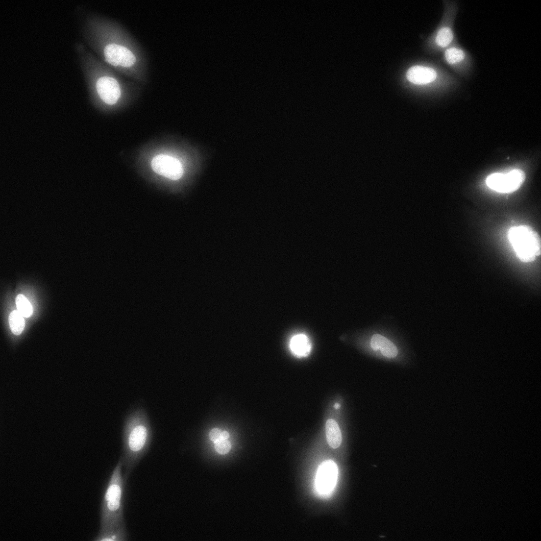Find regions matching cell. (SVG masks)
<instances>
[{"instance_id": "16", "label": "cell", "mask_w": 541, "mask_h": 541, "mask_svg": "<svg viewBox=\"0 0 541 541\" xmlns=\"http://www.w3.org/2000/svg\"><path fill=\"white\" fill-rule=\"evenodd\" d=\"M444 57L448 64L454 65L463 60L465 57V53L460 49L451 47L445 50Z\"/></svg>"}, {"instance_id": "4", "label": "cell", "mask_w": 541, "mask_h": 541, "mask_svg": "<svg viewBox=\"0 0 541 541\" xmlns=\"http://www.w3.org/2000/svg\"><path fill=\"white\" fill-rule=\"evenodd\" d=\"M151 166L156 173L173 180L179 179L183 173L181 163L175 158L166 154L155 156Z\"/></svg>"}, {"instance_id": "10", "label": "cell", "mask_w": 541, "mask_h": 541, "mask_svg": "<svg viewBox=\"0 0 541 541\" xmlns=\"http://www.w3.org/2000/svg\"><path fill=\"white\" fill-rule=\"evenodd\" d=\"M370 345L374 350H379L382 354L386 357L394 358L397 354V349L395 345L381 335H373L371 338Z\"/></svg>"}, {"instance_id": "7", "label": "cell", "mask_w": 541, "mask_h": 541, "mask_svg": "<svg viewBox=\"0 0 541 541\" xmlns=\"http://www.w3.org/2000/svg\"><path fill=\"white\" fill-rule=\"evenodd\" d=\"M96 88L100 98L109 105L116 103L121 96L119 84L111 77H100L97 82Z\"/></svg>"}, {"instance_id": "14", "label": "cell", "mask_w": 541, "mask_h": 541, "mask_svg": "<svg viewBox=\"0 0 541 541\" xmlns=\"http://www.w3.org/2000/svg\"><path fill=\"white\" fill-rule=\"evenodd\" d=\"M9 323L12 332L16 335L21 334L25 326L24 317L18 310H14L10 314Z\"/></svg>"}, {"instance_id": "18", "label": "cell", "mask_w": 541, "mask_h": 541, "mask_svg": "<svg viewBox=\"0 0 541 541\" xmlns=\"http://www.w3.org/2000/svg\"><path fill=\"white\" fill-rule=\"evenodd\" d=\"M222 431L219 428H214L209 432V438L214 443L221 440Z\"/></svg>"}, {"instance_id": "17", "label": "cell", "mask_w": 541, "mask_h": 541, "mask_svg": "<svg viewBox=\"0 0 541 541\" xmlns=\"http://www.w3.org/2000/svg\"><path fill=\"white\" fill-rule=\"evenodd\" d=\"M214 443L215 449L220 454H225L231 449L230 443L227 440L221 439Z\"/></svg>"}, {"instance_id": "8", "label": "cell", "mask_w": 541, "mask_h": 541, "mask_svg": "<svg viewBox=\"0 0 541 541\" xmlns=\"http://www.w3.org/2000/svg\"><path fill=\"white\" fill-rule=\"evenodd\" d=\"M406 76L407 79L413 84L424 85L433 81L436 77L437 74L432 68L415 65L409 68Z\"/></svg>"}, {"instance_id": "3", "label": "cell", "mask_w": 541, "mask_h": 541, "mask_svg": "<svg viewBox=\"0 0 541 541\" xmlns=\"http://www.w3.org/2000/svg\"><path fill=\"white\" fill-rule=\"evenodd\" d=\"M524 172L515 169L507 173L496 172L489 175L486 184L491 189L501 193H510L518 189L525 180Z\"/></svg>"}, {"instance_id": "6", "label": "cell", "mask_w": 541, "mask_h": 541, "mask_svg": "<svg viewBox=\"0 0 541 541\" xmlns=\"http://www.w3.org/2000/svg\"><path fill=\"white\" fill-rule=\"evenodd\" d=\"M338 474L337 467L331 460L323 462L318 468L317 475L318 488L322 492L330 491L335 485Z\"/></svg>"}, {"instance_id": "5", "label": "cell", "mask_w": 541, "mask_h": 541, "mask_svg": "<svg viewBox=\"0 0 541 541\" xmlns=\"http://www.w3.org/2000/svg\"><path fill=\"white\" fill-rule=\"evenodd\" d=\"M106 61L114 66L120 65L129 67L135 62L136 58L133 53L126 48L120 45L110 44L104 49Z\"/></svg>"}, {"instance_id": "2", "label": "cell", "mask_w": 541, "mask_h": 541, "mask_svg": "<svg viewBox=\"0 0 541 541\" xmlns=\"http://www.w3.org/2000/svg\"><path fill=\"white\" fill-rule=\"evenodd\" d=\"M508 237L517 257L523 262L534 261L541 254V239L538 233L528 225L511 227Z\"/></svg>"}, {"instance_id": "1", "label": "cell", "mask_w": 541, "mask_h": 541, "mask_svg": "<svg viewBox=\"0 0 541 541\" xmlns=\"http://www.w3.org/2000/svg\"><path fill=\"white\" fill-rule=\"evenodd\" d=\"M123 467L121 459L107 485L101 504L99 531L125 525L123 502L126 480L123 474Z\"/></svg>"}, {"instance_id": "11", "label": "cell", "mask_w": 541, "mask_h": 541, "mask_svg": "<svg viewBox=\"0 0 541 541\" xmlns=\"http://www.w3.org/2000/svg\"><path fill=\"white\" fill-rule=\"evenodd\" d=\"M326 437L328 444L333 448L338 447L342 441V434L337 422L329 419L325 424Z\"/></svg>"}, {"instance_id": "20", "label": "cell", "mask_w": 541, "mask_h": 541, "mask_svg": "<svg viewBox=\"0 0 541 541\" xmlns=\"http://www.w3.org/2000/svg\"><path fill=\"white\" fill-rule=\"evenodd\" d=\"M339 407H340V404L337 403H335L334 405V407L336 409H338L339 408Z\"/></svg>"}, {"instance_id": "19", "label": "cell", "mask_w": 541, "mask_h": 541, "mask_svg": "<svg viewBox=\"0 0 541 541\" xmlns=\"http://www.w3.org/2000/svg\"><path fill=\"white\" fill-rule=\"evenodd\" d=\"M229 437V434L226 431H222L221 434V439L222 440H227Z\"/></svg>"}, {"instance_id": "12", "label": "cell", "mask_w": 541, "mask_h": 541, "mask_svg": "<svg viewBox=\"0 0 541 541\" xmlns=\"http://www.w3.org/2000/svg\"><path fill=\"white\" fill-rule=\"evenodd\" d=\"M125 525L99 531L96 541H123L127 540Z\"/></svg>"}, {"instance_id": "9", "label": "cell", "mask_w": 541, "mask_h": 541, "mask_svg": "<svg viewBox=\"0 0 541 541\" xmlns=\"http://www.w3.org/2000/svg\"><path fill=\"white\" fill-rule=\"evenodd\" d=\"M289 346L294 355L297 357L308 356L312 347L309 338L303 333L294 335L290 339Z\"/></svg>"}, {"instance_id": "13", "label": "cell", "mask_w": 541, "mask_h": 541, "mask_svg": "<svg viewBox=\"0 0 541 541\" xmlns=\"http://www.w3.org/2000/svg\"><path fill=\"white\" fill-rule=\"evenodd\" d=\"M453 39L451 28L448 26L440 27L436 33L434 42L437 47L444 48L447 47Z\"/></svg>"}, {"instance_id": "15", "label": "cell", "mask_w": 541, "mask_h": 541, "mask_svg": "<svg viewBox=\"0 0 541 541\" xmlns=\"http://www.w3.org/2000/svg\"><path fill=\"white\" fill-rule=\"evenodd\" d=\"M16 304L18 311L23 317L28 318L32 315V307L25 295H18L16 298Z\"/></svg>"}]
</instances>
